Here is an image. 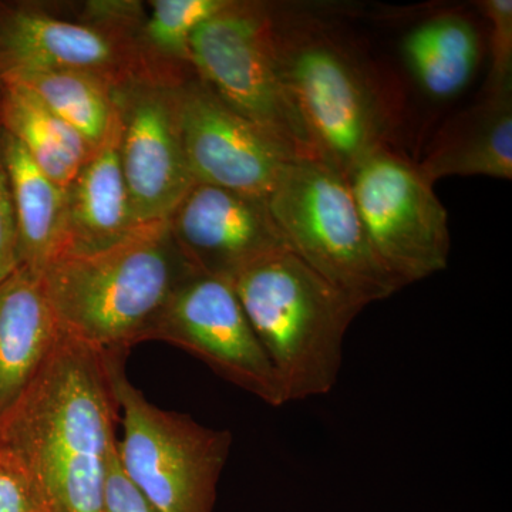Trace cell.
<instances>
[{
  "instance_id": "cell-7",
  "label": "cell",
  "mask_w": 512,
  "mask_h": 512,
  "mask_svg": "<svg viewBox=\"0 0 512 512\" xmlns=\"http://www.w3.org/2000/svg\"><path fill=\"white\" fill-rule=\"evenodd\" d=\"M288 248L357 305L400 291L380 264L348 180L318 160H293L268 197Z\"/></svg>"
},
{
  "instance_id": "cell-6",
  "label": "cell",
  "mask_w": 512,
  "mask_h": 512,
  "mask_svg": "<svg viewBox=\"0 0 512 512\" xmlns=\"http://www.w3.org/2000/svg\"><path fill=\"white\" fill-rule=\"evenodd\" d=\"M190 63L202 83L289 156L318 160L286 84L272 6L229 0L195 30Z\"/></svg>"
},
{
  "instance_id": "cell-24",
  "label": "cell",
  "mask_w": 512,
  "mask_h": 512,
  "mask_svg": "<svg viewBox=\"0 0 512 512\" xmlns=\"http://www.w3.org/2000/svg\"><path fill=\"white\" fill-rule=\"evenodd\" d=\"M0 512H40L33 485L19 458L0 443Z\"/></svg>"
},
{
  "instance_id": "cell-13",
  "label": "cell",
  "mask_w": 512,
  "mask_h": 512,
  "mask_svg": "<svg viewBox=\"0 0 512 512\" xmlns=\"http://www.w3.org/2000/svg\"><path fill=\"white\" fill-rule=\"evenodd\" d=\"M167 224L195 272L229 282L266 256L289 249L268 201L215 185H192Z\"/></svg>"
},
{
  "instance_id": "cell-3",
  "label": "cell",
  "mask_w": 512,
  "mask_h": 512,
  "mask_svg": "<svg viewBox=\"0 0 512 512\" xmlns=\"http://www.w3.org/2000/svg\"><path fill=\"white\" fill-rule=\"evenodd\" d=\"M194 272L164 220L138 225L103 251L64 255L40 281L63 332L106 355L146 342L171 296Z\"/></svg>"
},
{
  "instance_id": "cell-9",
  "label": "cell",
  "mask_w": 512,
  "mask_h": 512,
  "mask_svg": "<svg viewBox=\"0 0 512 512\" xmlns=\"http://www.w3.org/2000/svg\"><path fill=\"white\" fill-rule=\"evenodd\" d=\"M147 340L185 350L268 406L286 404L274 367L227 279L200 272L188 276L154 322Z\"/></svg>"
},
{
  "instance_id": "cell-20",
  "label": "cell",
  "mask_w": 512,
  "mask_h": 512,
  "mask_svg": "<svg viewBox=\"0 0 512 512\" xmlns=\"http://www.w3.org/2000/svg\"><path fill=\"white\" fill-rule=\"evenodd\" d=\"M0 77L35 94L47 109L72 126L93 148L103 143L119 114V89L93 73L23 70Z\"/></svg>"
},
{
  "instance_id": "cell-22",
  "label": "cell",
  "mask_w": 512,
  "mask_h": 512,
  "mask_svg": "<svg viewBox=\"0 0 512 512\" xmlns=\"http://www.w3.org/2000/svg\"><path fill=\"white\" fill-rule=\"evenodd\" d=\"M490 23L491 66L484 94L512 93V2L484 0L478 3Z\"/></svg>"
},
{
  "instance_id": "cell-18",
  "label": "cell",
  "mask_w": 512,
  "mask_h": 512,
  "mask_svg": "<svg viewBox=\"0 0 512 512\" xmlns=\"http://www.w3.org/2000/svg\"><path fill=\"white\" fill-rule=\"evenodd\" d=\"M3 82L0 124L62 190H66L94 148L72 126L20 84Z\"/></svg>"
},
{
  "instance_id": "cell-19",
  "label": "cell",
  "mask_w": 512,
  "mask_h": 512,
  "mask_svg": "<svg viewBox=\"0 0 512 512\" xmlns=\"http://www.w3.org/2000/svg\"><path fill=\"white\" fill-rule=\"evenodd\" d=\"M403 55L424 92L434 99H450L476 72L480 39L466 16L440 13L407 33Z\"/></svg>"
},
{
  "instance_id": "cell-5",
  "label": "cell",
  "mask_w": 512,
  "mask_h": 512,
  "mask_svg": "<svg viewBox=\"0 0 512 512\" xmlns=\"http://www.w3.org/2000/svg\"><path fill=\"white\" fill-rule=\"evenodd\" d=\"M127 353H106L123 439L117 448L127 473L157 512H212L232 447L229 430L148 402L126 376Z\"/></svg>"
},
{
  "instance_id": "cell-21",
  "label": "cell",
  "mask_w": 512,
  "mask_h": 512,
  "mask_svg": "<svg viewBox=\"0 0 512 512\" xmlns=\"http://www.w3.org/2000/svg\"><path fill=\"white\" fill-rule=\"evenodd\" d=\"M229 0H154L151 13L137 30L136 42L148 69L165 83H181L194 73L191 37L198 26Z\"/></svg>"
},
{
  "instance_id": "cell-4",
  "label": "cell",
  "mask_w": 512,
  "mask_h": 512,
  "mask_svg": "<svg viewBox=\"0 0 512 512\" xmlns=\"http://www.w3.org/2000/svg\"><path fill=\"white\" fill-rule=\"evenodd\" d=\"M281 384L285 403L325 396L338 384L346 333L363 311L291 249L231 281Z\"/></svg>"
},
{
  "instance_id": "cell-16",
  "label": "cell",
  "mask_w": 512,
  "mask_h": 512,
  "mask_svg": "<svg viewBox=\"0 0 512 512\" xmlns=\"http://www.w3.org/2000/svg\"><path fill=\"white\" fill-rule=\"evenodd\" d=\"M431 184L446 177H512V93L484 94L440 128L417 164Z\"/></svg>"
},
{
  "instance_id": "cell-8",
  "label": "cell",
  "mask_w": 512,
  "mask_h": 512,
  "mask_svg": "<svg viewBox=\"0 0 512 512\" xmlns=\"http://www.w3.org/2000/svg\"><path fill=\"white\" fill-rule=\"evenodd\" d=\"M348 183L370 245L397 284L447 268V210L417 164L383 147L357 165Z\"/></svg>"
},
{
  "instance_id": "cell-11",
  "label": "cell",
  "mask_w": 512,
  "mask_h": 512,
  "mask_svg": "<svg viewBox=\"0 0 512 512\" xmlns=\"http://www.w3.org/2000/svg\"><path fill=\"white\" fill-rule=\"evenodd\" d=\"M177 84L136 80L117 90L121 168L137 224L167 220L195 184L181 137Z\"/></svg>"
},
{
  "instance_id": "cell-25",
  "label": "cell",
  "mask_w": 512,
  "mask_h": 512,
  "mask_svg": "<svg viewBox=\"0 0 512 512\" xmlns=\"http://www.w3.org/2000/svg\"><path fill=\"white\" fill-rule=\"evenodd\" d=\"M18 268L15 208H13L8 168L3 157L2 124H0V282Z\"/></svg>"
},
{
  "instance_id": "cell-26",
  "label": "cell",
  "mask_w": 512,
  "mask_h": 512,
  "mask_svg": "<svg viewBox=\"0 0 512 512\" xmlns=\"http://www.w3.org/2000/svg\"><path fill=\"white\" fill-rule=\"evenodd\" d=\"M2 89H3V82H2V77H0V94H2Z\"/></svg>"
},
{
  "instance_id": "cell-17",
  "label": "cell",
  "mask_w": 512,
  "mask_h": 512,
  "mask_svg": "<svg viewBox=\"0 0 512 512\" xmlns=\"http://www.w3.org/2000/svg\"><path fill=\"white\" fill-rule=\"evenodd\" d=\"M2 148L15 208L19 266L40 276L62 256L64 190L37 167L22 144L3 128Z\"/></svg>"
},
{
  "instance_id": "cell-14",
  "label": "cell",
  "mask_w": 512,
  "mask_h": 512,
  "mask_svg": "<svg viewBox=\"0 0 512 512\" xmlns=\"http://www.w3.org/2000/svg\"><path fill=\"white\" fill-rule=\"evenodd\" d=\"M120 113L110 133L64 190V255L113 247L138 227L120 160ZM60 256V258H62Z\"/></svg>"
},
{
  "instance_id": "cell-10",
  "label": "cell",
  "mask_w": 512,
  "mask_h": 512,
  "mask_svg": "<svg viewBox=\"0 0 512 512\" xmlns=\"http://www.w3.org/2000/svg\"><path fill=\"white\" fill-rule=\"evenodd\" d=\"M175 97L195 184L268 200L285 168L296 158L227 106L197 74L177 84Z\"/></svg>"
},
{
  "instance_id": "cell-2",
  "label": "cell",
  "mask_w": 512,
  "mask_h": 512,
  "mask_svg": "<svg viewBox=\"0 0 512 512\" xmlns=\"http://www.w3.org/2000/svg\"><path fill=\"white\" fill-rule=\"evenodd\" d=\"M272 25L286 84L315 156L348 180L366 157L389 147L394 113L382 80L322 16L272 6Z\"/></svg>"
},
{
  "instance_id": "cell-1",
  "label": "cell",
  "mask_w": 512,
  "mask_h": 512,
  "mask_svg": "<svg viewBox=\"0 0 512 512\" xmlns=\"http://www.w3.org/2000/svg\"><path fill=\"white\" fill-rule=\"evenodd\" d=\"M117 417L103 355L64 333L0 423V443L25 467L40 512H101Z\"/></svg>"
},
{
  "instance_id": "cell-12",
  "label": "cell",
  "mask_w": 512,
  "mask_h": 512,
  "mask_svg": "<svg viewBox=\"0 0 512 512\" xmlns=\"http://www.w3.org/2000/svg\"><path fill=\"white\" fill-rule=\"evenodd\" d=\"M23 70H80L117 89L136 80L158 82L136 36L57 18L30 3L0 2V76Z\"/></svg>"
},
{
  "instance_id": "cell-15",
  "label": "cell",
  "mask_w": 512,
  "mask_h": 512,
  "mask_svg": "<svg viewBox=\"0 0 512 512\" xmlns=\"http://www.w3.org/2000/svg\"><path fill=\"white\" fill-rule=\"evenodd\" d=\"M63 336L40 276L19 266L0 282V423L22 399Z\"/></svg>"
},
{
  "instance_id": "cell-23",
  "label": "cell",
  "mask_w": 512,
  "mask_h": 512,
  "mask_svg": "<svg viewBox=\"0 0 512 512\" xmlns=\"http://www.w3.org/2000/svg\"><path fill=\"white\" fill-rule=\"evenodd\" d=\"M101 512H157L153 504L127 473L117 443L111 447L104 470Z\"/></svg>"
}]
</instances>
